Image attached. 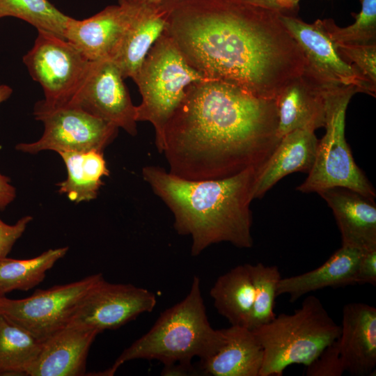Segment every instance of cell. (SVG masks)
I'll use <instances>...</instances> for the list:
<instances>
[{"label":"cell","mask_w":376,"mask_h":376,"mask_svg":"<svg viewBox=\"0 0 376 376\" xmlns=\"http://www.w3.org/2000/svg\"><path fill=\"white\" fill-rule=\"evenodd\" d=\"M165 32L205 77L275 100L304 71L306 58L279 13L240 0H175Z\"/></svg>","instance_id":"1"},{"label":"cell","mask_w":376,"mask_h":376,"mask_svg":"<svg viewBox=\"0 0 376 376\" xmlns=\"http://www.w3.org/2000/svg\"><path fill=\"white\" fill-rule=\"evenodd\" d=\"M275 100L205 79L190 84L165 126L169 172L189 180L229 178L262 165L277 146Z\"/></svg>","instance_id":"2"},{"label":"cell","mask_w":376,"mask_h":376,"mask_svg":"<svg viewBox=\"0 0 376 376\" xmlns=\"http://www.w3.org/2000/svg\"><path fill=\"white\" fill-rule=\"evenodd\" d=\"M262 165L217 180H186L155 166L143 167L142 175L173 213L177 233L191 237V254L197 256L223 242L253 246L250 204Z\"/></svg>","instance_id":"3"},{"label":"cell","mask_w":376,"mask_h":376,"mask_svg":"<svg viewBox=\"0 0 376 376\" xmlns=\"http://www.w3.org/2000/svg\"><path fill=\"white\" fill-rule=\"evenodd\" d=\"M225 340L222 329L210 324L201 280L192 279L186 297L164 311L150 330L127 347L102 375H113L124 363L134 359L157 360L164 365L191 363L214 354Z\"/></svg>","instance_id":"4"},{"label":"cell","mask_w":376,"mask_h":376,"mask_svg":"<svg viewBox=\"0 0 376 376\" xmlns=\"http://www.w3.org/2000/svg\"><path fill=\"white\" fill-rule=\"evenodd\" d=\"M253 331L264 353L259 376H281L290 365H309L339 337L340 326L321 301L310 295L292 314L276 315Z\"/></svg>","instance_id":"5"},{"label":"cell","mask_w":376,"mask_h":376,"mask_svg":"<svg viewBox=\"0 0 376 376\" xmlns=\"http://www.w3.org/2000/svg\"><path fill=\"white\" fill-rule=\"evenodd\" d=\"M205 79L188 64L164 31L132 79L141 95L140 104L136 106V120L152 124L159 152L163 151L165 126L180 105L187 87Z\"/></svg>","instance_id":"6"},{"label":"cell","mask_w":376,"mask_h":376,"mask_svg":"<svg viewBox=\"0 0 376 376\" xmlns=\"http://www.w3.org/2000/svg\"><path fill=\"white\" fill-rule=\"evenodd\" d=\"M357 93H359L357 88L347 86L326 89V132L318 141L308 177L297 190L318 194L330 188L344 187L375 198V190L356 164L345 136L346 109Z\"/></svg>","instance_id":"7"},{"label":"cell","mask_w":376,"mask_h":376,"mask_svg":"<svg viewBox=\"0 0 376 376\" xmlns=\"http://www.w3.org/2000/svg\"><path fill=\"white\" fill-rule=\"evenodd\" d=\"M33 116L43 123L44 132L35 142L18 143L17 150L32 155L43 150L103 152L118 134L116 126L70 104L48 107L40 100Z\"/></svg>","instance_id":"8"},{"label":"cell","mask_w":376,"mask_h":376,"mask_svg":"<svg viewBox=\"0 0 376 376\" xmlns=\"http://www.w3.org/2000/svg\"><path fill=\"white\" fill-rule=\"evenodd\" d=\"M23 61L33 79L41 86L48 107L69 103L84 79L91 61L66 39L38 30L33 47Z\"/></svg>","instance_id":"9"},{"label":"cell","mask_w":376,"mask_h":376,"mask_svg":"<svg viewBox=\"0 0 376 376\" xmlns=\"http://www.w3.org/2000/svg\"><path fill=\"white\" fill-rule=\"evenodd\" d=\"M95 274L72 283L38 290L19 299L0 297V313L40 341L68 325L90 290L103 278Z\"/></svg>","instance_id":"10"},{"label":"cell","mask_w":376,"mask_h":376,"mask_svg":"<svg viewBox=\"0 0 376 376\" xmlns=\"http://www.w3.org/2000/svg\"><path fill=\"white\" fill-rule=\"evenodd\" d=\"M282 24L300 47L306 61L304 72L324 87L353 86L375 97L376 86L365 79L338 53L321 19L313 24L279 14Z\"/></svg>","instance_id":"11"},{"label":"cell","mask_w":376,"mask_h":376,"mask_svg":"<svg viewBox=\"0 0 376 376\" xmlns=\"http://www.w3.org/2000/svg\"><path fill=\"white\" fill-rule=\"evenodd\" d=\"M123 80L111 59L91 61L84 79L67 104L76 106L135 136L136 106Z\"/></svg>","instance_id":"12"},{"label":"cell","mask_w":376,"mask_h":376,"mask_svg":"<svg viewBox=\"0 0 376 376\" xmlns=\"http://www.w3.org/2000/svg\"><path fill=\"white\" fill-rule=\"evenodd\" d=\"M155 294L130 283H111L104 277L90 290L68 325L92 328L100 333L116 329L155 308Z\"/></svg>","instance_id":"13"},{"label":"cell","mask_w":376,"mask_h":376,"mask_svg":"<svg viewBox=\"0 0 376 376\" xmlns=\"http://www.w3.org/2000/svg\"><path fill=\"white\" fill-rule=\"evenodd\" d=\"M135 12L134 8L118 3L84 19L70 17L64 38L90 61L111 59Z\"/></svg>","instance_id":"14"},{"label":"cell","mask_w":376,"mask_h":376,"mask_svg":"<svg viewBox=\"0 0 376 376\" xmlns=\"http://www.w3.org/2000/svg\"><path fill=\"white\" fill-rule=\"evenodd\" d=\"M99 334L87 327L65 326L42 341L26 375H84L90 347Z\"/></svg>","instance_id":"15"},{"label":"cell","mask_w":376,"mask_h":376,"mask_svg":"<svg viewBox=\"0 0 376 376\" xmlns=\"http://www.w3.org/2000/svg\"><path fill=\"white\" fill-rule=\"evenodd\" d=\"M338 343L345 371L355 376L373 375L376 366V308L361 302L345 305Z\"/></svg>","instance_id":"16"},{"label":"cell","mask_w":376,"mask_h":376,"mask_svg":"<svg viewBox=\"0 0 376 376\" xmlns=\"http://www.w3.org/2000/svg\"><path fill=\"white\" fill-rule=\"evenodd\" d=\"M332 210L342 246L361 252L376 249V205L374 198L344 187L318 193Z\"/></svg>","instance_id":"17"},{"label":"cell","mask_w":376,"mask_h":376,"mask_svg":"<svg viewBox=\"0 0 376 376\" xmlns=\"http://www.w3.org/2000/svg\"><path fill=\"white\" fill-rule=\"evenodd\" d=\"M327 88L304 71L284 88L275 100L280 139L295 130L324 127Z\"/></svg>","instance_id":"18"},{"label":"cell","mask_w":376,"mask_h":376,"mask_svg":"<svg viewBox=\"0 0 376 376\" xmlns=\"http://www.w3.org/2000/svg\"><path fill=\"white\" fill-rule=\"evenodd\" d=\"M318 141L314 131L310 130L298 129L285 134L258 171L253 199L261 198L288 174L308 173L315 161Z\"/></svg>","instance_id":"19"},{"label":"cell","mask_w":376,"mask_h":376,"mask_svg":"<svg viewBox=\"0 0 376 376\" xmlns=\"http://www.w3.org/2000/svg\"><path fill=\"white\" fill-rule=\"evenodd\" d=\"M222 330L224 343L214 354L200 360V373L212 376H259L264 353L254 332L239 325Z\"/></svg>","instance_id":"20"},{"label":"cell","mask_w":376,"mask_h":376,"mask_svg":"<svg viewBox=\"0 0 376 376\" xmlns=\"http://www.w3.org/2000/svg\"><path fill=\"white\" fill-rule=\"evenodd\" d=\"M361 253L357 249L342 246L316 269L281 278L277 296L288 295L290 301L294 302L306 294L325 288L355 285V273Z\"/></svg>","instance_id":"21"},{"label":"cell","mask_w":376,"mask_h":376,"mask_svg":"<svg viewBox=\"0 0 376 376\" xmlns=\"http://www.w3.org/2000/svg\"><path fill=\"white\" fill-rule=\"evenodd\" d=\"M134 8V18L111 58L124 79L136 76L151 47L164 31L166 22V10L163 6Z\"/></svg>","instance_id":"22"},{"label":"cell","mask_w":376,"mask_h":376,"mask_svg":"<svg viewBox=\"0 0 376 376\" xmlns=\"http://www.w3.org/2000/svg\"><path fill=\"white\" fill-rule=\"evenodd\" d=\"M58 154L68 172L66 180L57 184L58 193L65 194L69 200L77 203L96 198L103 185L102 178L109 175L103 152L88 150Z\"/></svg>","instance_id":"23"},{"label":"cell","mask_w":376,"mask_h":376,"mask_svg":"<svg viewBox=\"0 0 376 376\" xmlns=\"http://www.w3.org/2000/svg\"><path fill=\"white\" fill-rule=\"evenodd\" d=\"M210 295L217 312L231 325L247 327L254 300L247 264L237 265L219 276Z\"/></svg>","instance_id":"24"},{"label":"cell","mask_w":376,"mask_h":376,"mask_svg":"<svg viewBox=\"0 0 376 376\" xmlns=\"http://www.w3.org/2000/svg\"><path fill=\"white\" fill-rule=\"evenodd\" d=\"M42 342L0 313V376L26 375Z\"/></svg>","instance_id":"25"},{"label":"cell","mask_w":376,"mask_h":376,"mask_svg":"<svg viewBox=\"0 0 376 376\" xmlns=\"http://www.w3.org/2000/svg\"><path fill=\"white\" fill-rule=\"evenodd\" d=\"M68 247L51 249L25 260L4 258L0 260V295L13 290H29L45 277L46 272L63 258Z\"/></svg>","instance_id":"26"},{"label":"cell","mask_w":376,"mask_h":376,"mask_svg":"<svg viewBox=\"0 0 376 376\" xmlns=\"http://www.w3.org/2000/svg\"><path fill=\"white\" fill-rule=\"evenodd\" d=\"M15 17L36 28L64 38L70 17L48 0H0V18Z\"/></svg>","instance_id":"27"},{"label":"cell","mask_w":376,"mask_h":376,"mask_svg":"<svg viewBox=\"0 0 376 376\" xmlns=\"http://www.w3.org/2000/svg\"><path fill=\"white\" fill-rule=\"evenodd\" d=\"M247 267L254 288V300L247 328L254 331L276 316L274 308L281 276L276 265L258 263L247 264Z\"/></svg>","instance_id":"28"},{"label":"cell","mask_w":376,"mask_h":376,"mask_svg":"<svg viewBox=\"0 0 376 376\" xmlns=\"http://www.w3.org/2000/svg\"><path fill=\"white\" fill-rule=\"evenodd\" d=\"M361 10L350 26L340 27L331 19H321L324 29L334 43L376 44V0H361Z\"/></svg>","instance_id":"29"},{"label":"cell","mask_w":376,"mask_h":376,"mask_svg":"<svg viewBox=\"0 0 376 376\" xmlns=\"http://www.w3.org/2000/svg\"><path fill=\"white\" fill-rule=\"evenodd\" d=\"M334 44L341 58L376 86V44Z\"/></svg>","instance_id":"30"},{"label":"cell","mask_w":376,"mask_h":376,"mask_svg":"<svg viewBox=\"0 0 376 376\" xmlns=\"http://www.w3.org/2000/svg\"><path fill=\"white\" fill-rule=\"evenodd\" d=\"M345 372L337 338L306 366L305 373L306 376H341Z\"/></svg>","instance_id":"31"},{"label":"cell","mask_w":376,"mask_h":376,"mask_svg":"<svg viewBox=\"0 0 376 376\" xmlns=\"http://www.w3.org/2000/svg\"><path fill=\"white\" fill-rule=\"evenodd\" d=\"M32 219L31 216L27 215L19 219L15 224L9 225L0 219V260L7 257Z\"/></svg>","instance_id":"32"},{"label":"cell","mask_w":376,"mask_h":376,"mask_svg":"<svg viewBox=\"0 0 376 376\" xmlns=\"http://www.w3.org/2000/svg\"><path fill=\"white\" fill-rule=\"evenodd\" d=\"M355 284L376 285V249L361 253L354 278Z\"/></svg>","instance_id":"33"},{"label":"cell","mask_w":376,"mask_h":376,"mask_svg":"<svg viewBox=\"0 0 376 376\" xmlns=\"http://www.w3.org/2000/svg\"><path fill=\"white\" fill-rule=\"evenodd\" d=\"M246 3L263 8L279 14L292 15L299 8L300 0H240Z\"/></svg>","instance_id":"34"},{"label":"cell","mask_w":376,"mask_h":376,"mask_svg":"<svg viewBox=\"0 0 376 376\" xmlns=\"http://www.w3.org/2000/svg\"><path fill=\"white\" fill-rule=\"evenodd\" d=\"M200 371L196 370L191 363L175 362L164 365L161 375L164 376L198 375Z\"/></svg>","instance_id":"35"},{"label":"cell","mask_w":376,"mask_h":376,"mask_svg":"<svg viewBox=\"0 0 376 376\" xmlns=\"http://www.w3.org/2000/svg\"><path fill=\"white\" fill-rule=\"evenodd\" d=\"M16 197L15 188L10 179L0 173V210H3Z\"/></svg>","instance_id":"36"},{"label":"cell","mask_w":376,"mask_h":376,"mask_svg":"<svg viewBox=\"0 0 376 376\" xmlns=\"http://www.w3.org/2000/svg\"><path fill=\"white\" fill-rule=\"evenodd\" d=\"M173 1L175 0H118V3L136 8H155Z\"/></svg>","instance_id":"37"},{"label":"cell","mask_w":376,"mask_h":376,"mask_svg":"<svg viewBox=\"0 0 376 376\" xmlns=\"http://www.w3.org/2000/svg\"><path fill=\"white\" fill-rule=\"evenodd\" d=\"M12 88L4 84H0V103L6 101L11 95Z\"/></svg>","instance_id":"38"},{"label":"cell","mask_w":376,"mask_h":376,"mask_svg":"<svg viewBox=\"0 0 376 376\" xmlns=\"http://www.w3.org/2000/svg\"><path fill=\"white\" fill-rule=\"evenodd\" d=\"M2 297L1 295H0V297Z\"/></svg>","instance_id":"39"}]
</instances>
